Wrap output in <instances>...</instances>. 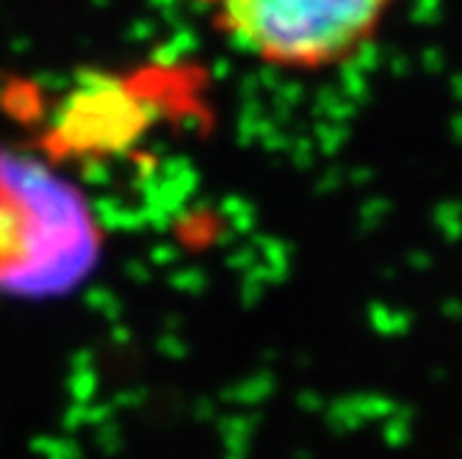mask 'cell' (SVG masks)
Segmentation results:
<instances>
[{
  "instance_id": "obj_2",
  "label": "cell",
  "mask_w": 462,
  "mask_h": 459,
  "mask_svg": "<svg viewBox=\"0 0 462 459\" xmlns=\"http://www.w3.org/2000/svg\"><path fill=\"white\" fill-rule=\"evenodd\" d=\"M214 28L282 75H324L357 61L402 0H199Z\"/></svg>"
},
{
  "instance_id": "obj_1",
  "label": "cell",
  "mask_w": 462,
  "mask_h": 459,
  "mask_svg": "<svg viewBox=\"0 0 462 459\" xmlns=\"http://www.w3.org/2000/svg\"><path fill=\"white\" fill-rule=\"evenodd\" d=\"M103 255L95 207L48 161L0 150V294L64 297Z\"/></svg>"
}]
</instances>
